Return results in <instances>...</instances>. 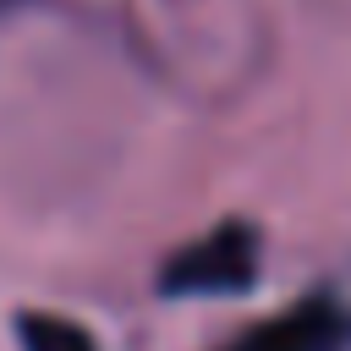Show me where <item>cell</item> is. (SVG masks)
Here are the masks:
<instances>
[{"instance_id":"obj_1","label":"cell","mask_w":351,"mask_h":351,"mask_svg":"<svg viewBox=\"0 0 351 351\" xmlns=\"http://www.w3.org/2000/svg\"><path fill=\"white\" fill-rule=\"evenodd\" d=\"M247 280H252V230H241V225L203 236L197 247L170 258V269H165L170 291H236Z\"/></svg>"},{"instance_id":"obj_2","label":"cell","mask_w":351,"mask_h":351,"mask_svg":"<svg viewBox=\"0 0 351 351\" xmlns=\"http://www.w3.org/2000/svg\"><path fill=\"white\" fill-rule=\"evenodd\" d=\"M340 340H346V324L329 302H296L291 313L247 329L225 351H340Z\"/></svg>"},{"instance_id":"obj_3","label":"cell","mask_w":351,"mask_h":351,"mask_svg":"<svg viewBox=\"0 0 351 351\" xmlns=\"http://www.w3.org/2000/svg\"><path fill=\"white\" fill-rule=\"evenodd\" d=\"M22 346H27V351H93V335L77 329L71 318L27 313V318H22Z\"/></svg>"},{"instance_id":"obj_4","label":"cell","mask_w":351,"mask_h":351,"mask_svg":"<svg viewBox=\"0 0 351 351\" xmlns=\"http://www.w3.org/2000/svg\"><path fill=\"white\" fill-rule=\"evenodd\" d=\"M16 5H27V0H0V16H5V11H16Z\"/></svg>"}]
</instances>
